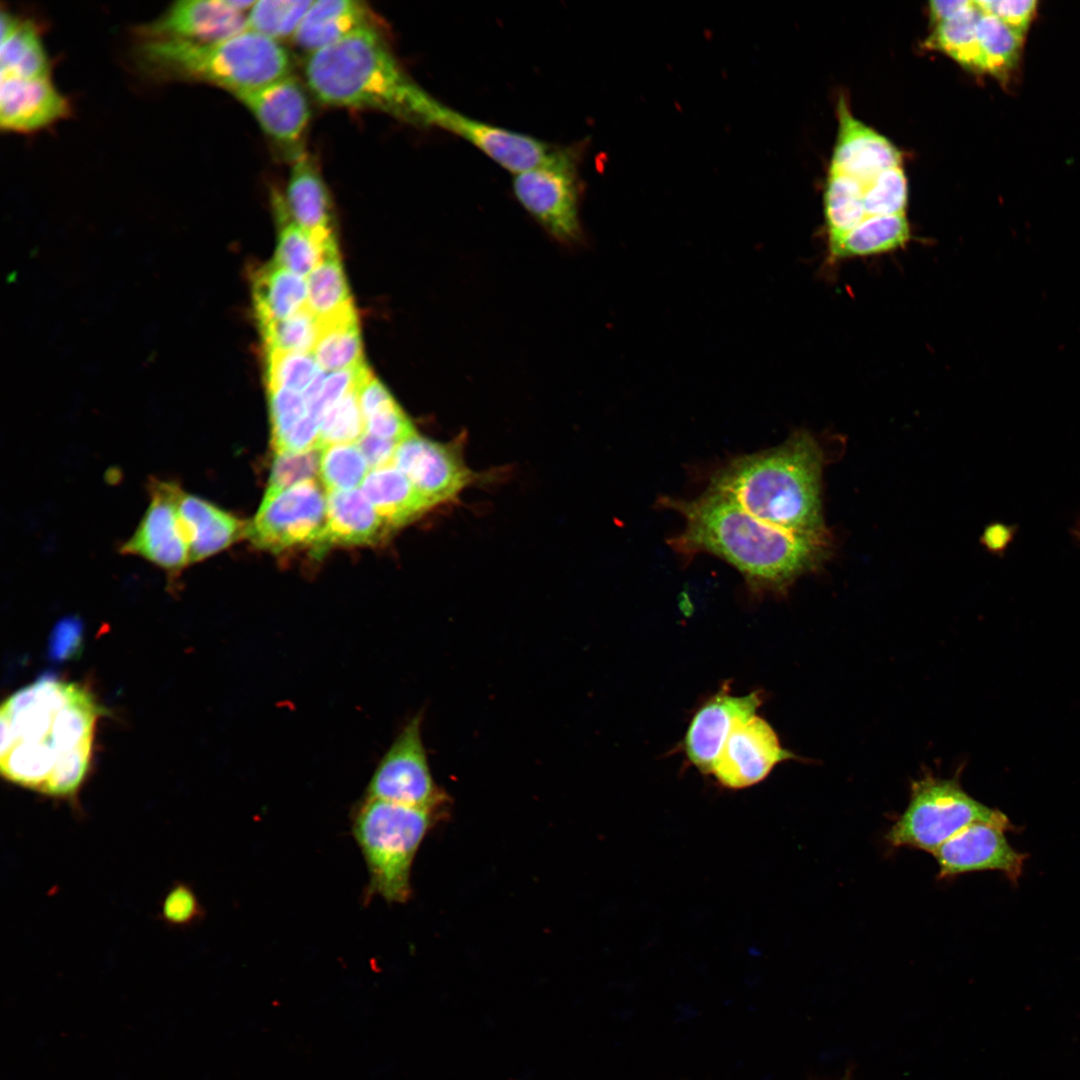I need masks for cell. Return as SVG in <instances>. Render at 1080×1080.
Listing matches in <instances>:
<instances>
[{
    "mask_svg": "<svg viewBox=\"0 0 1080 1080\" xmlns=\"http://www.w3.org/2000/svg\"><path fill=\"white\" fill-rule=\"evenodd\" d=\"M822 464L816 440L797 432L777 447L732 459L715 471L708 490L768 524L823 535Z\"/></svg>",
    "mask_w": 1080,
    "mask_h": 1080,
    "instance_id": "3957f363",
    "label": "cell"
},
{
    "mask_svg": "<svg viewBox=\"0 0 1080 1080\" xmlns=\"http://www.w3.org/2000/svg\"><path fill=\"white\" fill-rule=\"evenodd\" d=\"M313 0H260L246 15L245 30L276 41L294 35Z\"/></svg>",
    "mask_w": 1080,
    "mask_h": 1080,
    "instance_id": "d590c367",
    "label": "cell"
},
{
    "mask_svg": "<svg viewBox=\"0 0 1080 1080\" xmlns=\"http://www.w3.org/2000/svg\"><path fill=\"white\" fill-rule=\"evenodd\" d=\"M980 822L1012 826L1008 817L965 792L955 778L925 775L911 783L910 801L886 834L892 847H912L932 855L964 828Z\"/></svg>",
    "mask_w": 1080,
    "mask_h": 1080,
    "instance_id": "52a82bcc",
    "label": "cell"
},
{
    "mask_svg": "<svg viewBox=\"0 0 1080 1080\" xmlns=\"http://www.w3.org/2000/svg\"><path fill=\"white\" fill-rule=\"evenodd\" d=\"M0 72L3 76L48 77L50 65L40 34L29 20L1 12Z\"/></svg>",
    "mask_w": 1080,
    "mask_h": 1080,
    "instance_id": "83f0119b",
    "label": "cell"
},
{
    "mask_svg": "<svg viewBox=\"0 0 1080 1080\" xmlns=\"http://www.w3.org/2000/svg\"><path fill=\"white\" fill-rule=\"evenodd\" d=\"M977 39L982 72L1002 77L1015 67L1023 45V34L997 17L981 12Z\"/></svg>",
    "mask_w": 1080,
    "mask_h": 1080,
    "instance_id": "1f68e13d",
    "label": "cell"
},
{
    "mask_svg": "<svg viewBox=\"0 0 1080 1080\" xmlns=\"http://www.w3.org/2000/svg\"><path fill=\"white\" fill-rule=\"evenodd\" d=\"M183 487L177 480L150 477L146 483L149 502L136 529L119 552L136 556L161 569L169 587H175L191 565L189 542L179 513Z\"/></svg>",
    "mask_w": 1080,
    "mask_h": 1080,
    "instance_id": "30bf717a",
    "label": "cell"
},
{
    "mask_svg": "<svg viewBox=\"0 0 1080 1080\" xmlns=\"http://www.w3.org/2000/svg\"><path fill=\"white\" fill-rule=\"evenodd\" d=\"M760 704L759 692L734 696L728 688L708 699L691 719L684 737L683 747L688 760L702 773H711L735 725L756 715Z\"/></svg>",
    "mask_w": 1080,
    "mask_h": 1080,
    "instance_id": "e0dca14e",
    "label": "cell"
},
{
    "mask_svg": "<svg viewBox=\"0 0 1080 1080\" xmlns=\"http://www.w3.org/2000/svg\"><path fill=\"white\" fill-rule=\"evenodd\" d=\"M326 518V494L317 480L305 481L272 496H264L245 536L258 548L272 552L313 545Z\"/></svg>",
    "mask_w": 1080,
    "mask_h": 1080,
    "instance_id": "8fae6325",
    "label": "cell"
},
{
    "mask_svg": "<svg viewBox=\"0 0 1080 1080\" xmlns=\"http://www.w3.org/2000/svg\"><path fill=\"white\" fill-rule=\"evenodd\" d=\"M369 371L364 362L355 367L329 373L318 399L308 408L309 415L320 423L325 413L348 391L356 387Z\"/></svg>",
    "mask_w": 1080,
    "mask_h": 1080,
    "instance_id": "ee69618b",
    "label": "cell"
},
{
    "mask_svg": "<svg viewBox=\"0 0 1080 1080\" xmlns=\"http://www.w3.org/2000/svg\"><path fill=\"white\" fill-rule=\"evenodd\" d=\"M204 910L193 889L185 883H175L165 894L160 919L173 927H186L199 921Z\"/></svg>",
    "mask_w": 1080,
    "mask_h": 1080,
    "instance_id": "7bdbcfd3",
    "label": "cell"
},
{
    "mask_svg": "<svg viewBox=\"0 0 1080 1080\" xmlns=\"http://www.w3.org/2000/svg\"><path fill=\"white\" fill-rule=\"evenodd\" d=\"M843 1080H849V1078H848V1077H845V1078H844Z\"/></svg>",
    "mask_w": 1080,
    "mask_h": 1080,
    "instance_id": "816d5d0a",
    "label": "cell"
},
{
    "mask_svg": "<svg viewBox=\"0 0 1080 1080\" xmlns=\"http://www.w3.org/2000/svg\"><path fill=\"white\" fill-rule=\"evenodd\" d=\"M265 351L313 352L319 320L305 305L292 316L259 324Z\"/></svg>",
    "mask_w": 1080,
    "mask_h": 1080,
    "instance_id": "8d00e7d4",
    "label": "cell"
},
{
    "mask_svg": "<svg viewBox=\"0 0 1080 1080\" xmlns=\"http://www.w3.org/2000/svg\"><path fill=\"white\" fill-rule=\"evenodd\" d=\"M389 533L361 489L328 492L325 524L312 546L320 553L335 546L372 545Z\"/></svg>",
    "mask_w": 1080,
    "mask_h": 1080,
    "instance_id": "44dd1931",
    "label": "cell"
},
{
    "mask_svg": "<svg viewBox=\"0 0 1080 1080\" xmlns=\"http://www.w3.org/2000/svg\"><path fill=\"white\" fill-rule=\"evenodd\" d=\"M377 24L375 14L365 2L318 0L313 1L292 38L310 54L356 30L378 28Z\"/></svg>",
    "mask_w": 1080,
    "mask_h": 1080,
    "instance_id": "603a6c76",
    "label": "cell"
},
{
    "mask_svg": "<svg viewBox=\"0 0 1080 1080\" xmlns=\"http://www.w3.org/2000/svg\"><path fill=\"white\" fill-rule=\"evenodd\" d=\"M794 758L769 723L754 715L735 725L711 773L721 785L741 789L762 781L778 763Z\"/></svg>",
    "mask_w": 1080,
    "mask_h": 1080,
    "instance_id": "5bb4252c",
    "label": "cell"
},
{
    "mask_svg": "<svg viewBox=\"0 0 1080 1080\" xmlns=\"http://www.w3.org/2000/svg\"><path fill=\"white\" fill-rule=\"evenodd\" d=\"M1011 827L980 822L955 834L933 854L939 866L938 877L998 870L1016 883L1027 856L1015 850L1007 841L1005 832Z\"/></svg>",
    "mask_w": 1080,
    "mask_h": 1080,
    "instance_id": "9a60e30c",
    "label": "cell"
},
{
    "mask_svg": "<svg viewBox=\"0 0 1080 1080\" xmlns=\"http://www.w3.org/2000/svg\"><path fill=\"white\" fill-rule=\"evenodd\" d=\"M178 507L189 542L191 564L221 552L245 535L247 524L184 489Z\"/></svg>",
    "mask_w": 1080,
    "mask_h": 1080,
    "instance_id": "7402d4cb",
    "label": "cell"
},
{
    "mask_svg": "<svg viewBox=\"0 0 1080 1080\" xmlns=\"http://www.w3.org/2000/svg\"><path fill=\"white\" fill-rule=\"evenodd\" d=\"M975 4L981 12L993 15L1024 35L1036 11L1035 0H979Z\"/></svg>",
    "mask_w": 1080,
    "mask_h": 1080,
    "instance_id": "f6af8a7d",
    "label": "cell"
},
{
    "mask_svg": "<svg viewBox=\"0 0 1080 1080\" xmlns=\"http://www.w3.org/2000/svg\"><path fill=\"white\" fill-rule=\"evenodd\" d=\"M286 207L293 222L310 233H332L328 191L312 160L301 153L294 158L287 188Z\"/></svg>",
    "mask_w": 1080,
    "mask_h": 1080,
    "instance_id": "d4e9b609",
    "label": "cell"
},
{
    "mask_svg": "<svg viewBox=\"0 0 1080 1080\" xmlns=\"http://www.w3.org/2000/svg\"><path fill=\"white\" fill-rule=\"evenodd\" d=\"M138 56L158 77L206 82L233 95L291 75L290 56L279 41L247 30L211 43L143 41Z\"/></svg>",
    "mask_w": 1080,
    "mask_h": 1080,
    "instance_id": "5b68a950",
    "label": "cell"
},
{
    "mask_svg": "<svg viewBox=\"0 0 1080 1080\" xmlns=\"http://www.w3.org/2000/svg\"><path fill=\"white\" fill-rule=\"evenodd\" d=\"M238 0H181L137 29L143 41L211 43L245 30Z\"/></svg>",
    "mask_w": 1080,
    "mask_h": 1080,
    "instance_id": "4fadbf2b",
    "label": "cell"
},
{
    "mask_svg": "<svg viewBox=\"0 0 1080 1080\" xmlns=\"http://www.w3.org/2000/svg\"><path fill=\"white\" fill-rule=\"evenodd\" d=\"M863 194L864 186L856 179L830 170L824 195L828 238L851 230L866 218Z\"/></svg>",
    "mask_w": 1080,
    "mask_h": 1080,
    "instance_id": "d6a6232c",
    "label": "cell"
},
{
    "mask_svg": "<svg viewBox=\"0 0 1080 1080\" xmlns=\"http://www.w3.org/2000/svg\"><path fill=\"white\" fill-rule=\"evenodd\" d=\"M104 708L85 687L45 677L1 706L0 770L9 782L73 800L90 768L94 732Z\"/></svg>",
    "mask_w": 1080,
    "mask_h": 1080,
    "instance_id": "6da1fadb",
    "label": "cell"
},
{
    "mask_svg": "<svg viewBox=\"0 0 1080 1080\" xmlns=\"http://www.w3.org/2000/svg\"><path fill=\"white\" fill-rule=\"evenodd\" d=\"M265 352L267 388L303 393L321 369L313 352Z\"/></svg>",
    "mask_w": 1080,
    "mask_h": 1080,
    "instance_id": "74e56055",
    "label": "cell"
},
{
    "mask_svg": "<svg viewBox=\"0 0 1080 1080\" xmlns=\"http://www.w3.org/2000/svg\"><path fill=\"white\" fill-rule=\"evenodd\" d=\"M436 812L362 797L351 812L353 837L363 855L368 885L365 902L381 897L403 904L412 895L411 871Z\"/></svg>",
    "mask_w": 1080,
    "mask_h": 1080,
    "instance_id": "8992f818",
    "label": "cell"
},
{
    "mask_svg": "<svg viewBox=\"0 0 1080 1080\" xmlns=\"http://www.w3.org/2000/svg\"><path fill=\"white\" fill-rule=\"evenodd\" d=\"M252 298L259 324L282 320L307 305V281L272 262L254 272Z\"/></svg>",
    "mask_w": 1080,
    "mask_h": 1080,
    "instance_id": "4316f807",
    "label": "cell"
},
{
    "mask_svg": "<svg viewBox=\"0 0 1080 1080\" xmlns=\"http://www.w3.org/2000/svg\"><path fill=\"white\" fill-rule=\"evenodd\" d=\"M397 444L366 432L357 442L370 470L393 465Z\"/></svg>",
    "mask_w": 1080,
    "mask_h": 1080,
    "instance_id": "c3c4849f",
    "label": "cell"
},
{
    "mask_svg": "<svg viewBox=\"0 0 1080 1080\" xmlns=\"http://www.w3.org/2000/svg\"><path fill=\"white\" fill-rule=\"evenodd\" d=\"M306 281L307 305L318 318L353 305L338 252L328 255Z\"/></svg>",
    "mask_w": 1080,
    "mask_h": 1080,
    "instance_id": "836d02e7",
    "label": "cell"
},
{
    "mask_svg": "<svg viewBox=\"0 0 1080 1080\" xmlns=\"http://www.w3.org/2000/svg\"><path fill=\"white\" fill-rule=\"evenodd\" d=\"M272 424V446L278 443L308 413L303 394L284 388H268Z\"/></svg>",
    "mask_w": 1080,
    "mask_h": 1080,
    "instance_id": "b9f144b4",
    "label": "cell"
},
{
    "mask_svg": "<svg viewBox=\"0 0 1080 1080\" xmlns=\"http://www.w3.org/2000/svg\"><path fill=\"white\" fill-rule=\"evenodd\" d=\"M422 712L411 717L385 751L363 797L436 812L447 796L435 783L422 739Z\"/></svg>",
    "mask_w": 1080,
    "mask_h": 1080,
    "instance_id": "9c48e42d",
    "label": "cell"
},
{
    "mask_svg": "<svg viewBox=\"0 0 1080 1080\" xmlns=\"http://www.w3.org/2000/svg\"><path fill=\"white\" fill-rule=\"evenodd\" d=\"M901 155L884 136L855 119L844 102L839 105V134L831 169L864 187L880 173L900 166Z\"/></svg>",
    "mask_w": 1080,
    "mask_h": 1080,
    "instance_id": "ffe728a7",
    "label": "cell"
},
{
    "mask_svg": "<svg viewBox=\"0 0 1080 1080\" xmlns=\"http://www.w3.org/2000/svg\"><path fill=\"white\" fill-rule=\"evenodd\" d=\"M579 150L556 146L537 166L514 175L513 191L525 210L555 239L581 237Z\"/></svg>",
    "mask_w": 1080,
    "mask_h": 1080,
    "instance_id": "ba28073f",
    "label": "cell"
},
{
    "mask_svg": "<svg viewBox=\"0 0 1080 1080\" xmlns=\"http://www.w3.org/2000/svg\"><path fill=\"white\" fill-rule=\"evenodd\" d=\"M256 118L265 133L290 149L293 159L310 117L307 98L292 75L255 90L234 95Z\"/></svg>",
    "mask_w": 1080,
    "mask_h": 1080,
    "instance_id": "ac0fdd59",
    "label": "cell"
},
{
    "mask_svg": "<svg viewBox=\"0 0 1080 1080\" xmlns=\"http://www.w3.org/2000/svg\"><path fill=\"white\" fill-rule=\"evenodd\" d=\"M369 471L368 463L357 443L321 447L319 477L326 493L356 489L362 485Z\"/></svg>",
    "mask_w": 1080,
    "mask_h": 1080,
    "instance_id": "e575fe53",
    "label": "cell"
},
{
    "mask_svg": "<svg viewBox=\"0 0 1080 1080\" xmlns=\"http://www.w3.org/2000/svg\"><path fill=\"white\" fill-rule=\"evenodd\" d=\"M393 465L433 507L454 498L472 480L455 447L417 433L397 444Z\"/></svg>",
    "mask_w": 1080,
    "mask_h": 1080,
    "instance_id": "2e32d148",
    "label": "cell"
},
{
    "mask_svg": "<svg viewBox=\"0 0 1080 1080\" xmlns=\"http://www.w3.org/2000/svg\"><path fill=\"white\" fill-rule=\"evenodd\" d=\"M973 1L968 0H934L929 3L930 17L934 25L949 20L969 7Z\"/></svg>",
    "mask_w": 1080,
    "mask_h": 1080,
    "instance_id": "f907efd6",
    "label": "cell"
},
{
    "mask_svg": "<svg viewBox=\"0 0 1080 1080\" xmlns=\"http://www.w3.org/2000/svg\"><path fill=\"white\" fill-rule=\"evenodd\" d=\"M910 240L905 214L866 217L851 230L828 238L831 261L875 256L903 248Z\"/></svg>",
    "mask_w": 1080,
    "mask_h": 1080,
    "instance_id": "484cf974",
    "label": "cell"
},
{
    "mask_svg": "<svg viewBox=\"0 0 1080 1080\" xmlns=\"http://www.w3.org/2000/svg\"><path fill=\"white\" fill-rule=\"evenodd\" d=\"M358 402L364 422L397 404L386 387L369 371L357 387Z\"/></svg>",
    "mask_w": 1080,
    "mask_h": 1080,
    "instance_id": "7dc6e473",
    "label": "cell"
},
{
    "mask_svg": "<svg viewBox=\"0 0 1080 1080\" xmlns=\"http://www.w3.org/2000/svg\"><path fill=\"white\" fill-rule=\"evenodd\" d=\"M357 387L348 391L323 416L320 422L318 446L357 443L365 433Z\"/></svg>",
    "mask_w": 1080,
    "mask_h": 1080,
    "instance_id": "f35d334b",
    "label": "cell"
},
{
    "mask_svg": "<svg viewBox=\"0 0 1080 1080\" xmlns=\"http://www.w3.org/2000/svg\"><path fill=\"white\" fill-rule=\"evenodd\" d=\"M1017 532V525L993 523L988 526L983 534L984 545L994 553L1004 552Z\"/></svg>",
    "mask_w": 1080,
    "mask_h": 1080,
    "instance_id": "681fc988",
    "label": "cell"
},
{
    "mask_svg": "<svg viewBox=\"0 0 1080 1080\" xmlns=\"http://www.w3.org/2000/svg\"><path fill=\"white\" fill-rule=\"evenodd\" d=\"M866 217L905 214L907 182L900 166L890 168L864 187Z\"/></svg>",
    "mask_w": 1080,
    "mask_h": 1080,
    "instance_id": "ab89813d",
    "label": "cell"
},
{
    "mask_svg": "<svg viewBox=\"0 0 1080 1080\" xmlns=\"http://www.w3.org/2000/svg\"><path fill=\"white\" fill-rule=\"evenodd\" d=\"M319 320L313 354L324 371H339L364 363L358 318L351 305Z\"/></svg>",
    "mask_w": 1080,
    "mask_h": 1080,
    "instance_id": "f546056e",
    "label": "cell"
},
{
    "mask_svg": "<svg viewBox=\"0 0 1080 1080\" xmlns=\"http://www.w3.org/2000/svg\"><path fill=\"white\" fill-rule=\"evenodd\" d=\"M361 491L390 532L433 507L394 465L370 470Z\"/></svg>",
    "mask_w": 1080,
    "mask_h": 1080,
    "instance_id": "cb8c5ba5",
    "label": "cell"
},
{
    "mask_svg": "<svg viewBox=\"0 0 1080 1080\" xmlns=\"http://www.w3.org/2000/svg\"><path fill=\"white\" fill-rule=\"evenodd\" d=\"M306 83L322 103L386 113L422 126L429 97L376 27L356 30L308 55Z\"/></svg>",
    "mask_w": 1080,
    "mask_h": 1080,
    "instance_id": "277c9868",
    "label": "cell"
},
{
    "mask_svg": "<svg viewBox=\"0 0 1080 1080\" xmlns=\"http://www.w3.org/2000/svg\"><path fill=\"white\" fill-rule=\"evenodd\" d=\"M280 223L274 263L301 277L310 273L330 254L338 252L335 233H310L291 219L286 204L279 201Z\"/></svg>",
    "mask_w": 1080,
    "mask_h": 1080,
    "instance_id": "f1b7e54d",
    "label": "cell"
},
{
    "mask_svg": "<svg viewBox=\"0 0 1080 1080\" xmlns=\"http://www.w3.org/2000/svg\"><path fill=\"white\" fill-rule=\"evenodd\" d=\"M658 504L684 520L669 544L683 555L710 553L733 567L754 589H783L814 568L826 552V535L768 524L731 500L706 490L693 499L662 497Z\"/></svg>",
    "mask_w": 1080,
    "mask_h": 1080,
    "instance_id": "7a4b0ae2",
    "label": "cell"
},
{
    "mask_svg": "<svg viewBox=\"0 0 1080 1080\" xmlns=\"http://www.w3.org/2000/svg\"><path fill=\"white\" fill-rule=\"evenodd\" d=\"M321 447L292 453H277L264 496H272L305 481L317 480L320 473Z\"/></svg>",
    "mask_w": 1080,
    "mask_h": 1080,
    "instance_id": "60d3db41",
    "label": "cell"
},
{
    "mask_svg": "<svg viewBox=\"0 0 1080 1080\" xmlns=\"http://www.w3.org/2000/svg\"><path fill=\"white\" fill-rule=\"evenodd\" d=\"M424 127H437L462 137L514 175L543 162L555 149L540 139L470 118L430 97Z\"/></svg>",
    "mask_w": 1080,
    "mask_h": 1080,
    "instance_id": "7c38bea8",
    "label": "cell"
},
{
    "mask_svg": "<svg viewBox=\"0 0 1080 1080\" xmlns=\"http://www.w3.org/2000/svg\"><path fill=\"white\" fill-rule=\"evenodd\" d=\"M365 432L399 443L416 431L398 403L366 420Z\"/></svg>",
    "mask_w": 1080,
    "mask_h": 1080,
    "instance_id": "bcb514c9",
    "label": "cell"
},
{
    "mask_svg": "<svg viewBox=\"0 0 1080 1080\" xmlns=\"http://www.w3.org/2000/svg\"><path fill=\"white\" fill-rule=\"evenodd\" d=\"M980 9L972 4L953 18L935 25L929 44L969 70L982 72L977 39Z\"/></svg>",
    "mask_w": 1080,
    "mask_h": 1080,
    "instance_id": "4dcf8cb0",
    "label": "cell"
},
{
    "mask_svg": "<svg viewBox=\"0 0 1080 1080\" xmlns=\"http://www.w3.org/2000/svg\"><path fill=\"white\" fill-rule=\"evenodd\" d=\"M70 113L67 99L50 77L0 78V126L28 133L46 128Z\"/></svg>",
    "mask_w": 1080,
    "mask_h": 1080,
    "instance_id": "d6986e66",
    "label": "cell"
}]
</instances>
